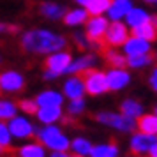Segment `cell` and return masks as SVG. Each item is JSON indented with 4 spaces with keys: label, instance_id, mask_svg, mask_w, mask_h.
Segmentation results:
<instances>
[{
    "label": "cell",
    "instance_id": "6da1fadb",
    "mask_svg": "<svg viewBox=\"0 0 157 157\" xmlns=\"http://www.w3.org/2000/svg\"><path fill=\"white\" fill-rule=\"evenodd\" d=\"M67 44V37L44 29L27 30L18 41L20 51L25 55H51L55 51H62Z\"/></svg>",
    "mask_w": 157,
    "mask_h": 157
},
{
    "label": "cell",
    "instance_id": "7a4b0ae2",
    "mask_svg": "<svg viewBox=\"0 0 157 157\" xmlns=\"http://www.w3.org/2000/svg\"><path fill=\"white\" fill-rule=\"evenodd\" d=\"M36 141L41 143L44 148H51L53 152H65L67 148H71L69 138L62 132V129L55 125H46L36 131Z\"/></svg>",
    "mask_w": 157,
    "mask_h": 157
},
{
    "label": "cell",
    "instance_id": "3957f363",
    "mask_svg": "<svg viewBox=\"0 0 157 157\" xmlns=\"http://www.w3.org/2000/svg\"><path fill=\"white\" fill-rule=\"evenodd\" d=\"M78 76L81 78V81H83V85H85V94H88V95L95 97V95H102V94L109 92V90H108V81H106V72H102V71H99V69L92 67V69L83 71L81 74H78Z\"/></svg>",
    "mask_w": 157,
    "mask_h": 157
},
{
    "label": "cell",
    "instance_id": "277c9868",
    "mask_svg": "<svg viewBox=\"0 0 157 157\" xmlns=\"http://www.w3.org/2000/svg\"><path fill=\"white\" fill-rule=\"evenodd\" d=\"M95 122H99L102 125H109V127L117 129L120 132H134L136 131V120L124 117L122 113H113V111H97L92 115Z\"/></svg>",
    "mask_w": 157,
    "mask_h": 157
},
{
    "label": "cell",
    "instance_id": "5b68a950",
    "mask_svg": "<svg viewBox=\"0 0 157 157\" xmlns=\"http://www.w3.org/2000/svg\"><path fill=\"white\" fill-rule=\"evenodd\" d=\"M129 39V27L122 21H111L108 25V30L104 34V44L106 48H118L124 46Z\"/></svg>",
    "mask_w": 157,
    "mask_h": 157
},
{
    "label": "cell",
    "instance_id": "8992f818",
    "mask_svg": "<svg viewBox=\"0 0 157 157\" xmlns=\"http://www.w3.org/2000/svg\"><path fill=\"white\" fill-rule=\"evenodd\" d=\"M23 88H25V78L20 71L14 69L0 71V94L21 92Z\"/></svg>",
    "mask_w": 157,
    "mask_h": 157
},
{
    "label": "cell",
    "instance_id": "52a82bcc",
    "mask_svg": "<svg viewBox=\"0 0 157 157\" xmlns=\"http://www.w3.org/2000/svg\"><path fill=\"white\" fill-rule=\"evenodd\" d=\"M72 62V55L71 51H55V53H51L48 57L44 58V71H51L58 74V76H62L65 74V69L69 67V64Z\"/></svg>",
    "mask_w": 157,
    "mask_h": 157
},
{
    "label": "cell",
    "instance_id": "ba28073f",
    "mask_svg": "<svg viewBox=\"0 0 157 157\" xmlns=\"http://www.w3.org/2000/svg\"><path fill=\"white\" fill-rule=\"evenodd\" d=\"M9 132L13 138L16 140H30V138H36V129L30 124L29 118L25 117H14L9 120Z\"/></svg>",
    "mask_w": 157,
    "mask_h": 157
},
{
    "label": "cell",
    "instance_id": "9c48e42d",
    "mask_svg": "<svg viewBox=\"0 0 157 157\" xmlns=\"http://www.w3.org/2000/svg\"><path fill=\"white\" fill-rule=\"evenodd\" d=\"M157 143V136H148V134H143V132H136L132 138H131V143H129V150L132 157L138 155H145L148 154V150Z\"/></svg>",
    "mask_w": 157,
    "mask_h": 157
},
{
    "label": "cell",
    "instance_id": "30bf717a",
    "mask_svg": "<svg viewBox=\"0 0 157 157\" xmlns=\"http://www.w3.org/2000/svg\"><path fill=\"white\" fill-rule=\"evenodd\" d=\"M37 6V14L50 20V21H57V20H62L67 13V7L58 4V2H48V0H43L36 4Z\"/></svg>",
    "mask_w": 157,
    "mask_h": 157
},
{
    "label": "cell",
    "instance_id": "8fae6325",
    "mask_svg": "<svg viewBox=\"0 0 157 157\" xmlns=\"http://www.w3.org/2000/svg\"><path fill=\"white\" fill-rule=\"evenodd\" d=\"M106 81H108V90L118 92V90H124L131 83V74L125 69H109L106 72Z\"/></svg>",
    "mask_w": 157,
    "mask_h": 157
},
{
    "label": "cell",
    "instance_id": "7c38bea8",
    "mask_svg": "<svg viewBox=\"0 0 157 157\" xmlns=\"http://www.w3.org/2000/svg\"><path fill=\"white\" fill-rule=\"evenodd\" d=\"M124 51H125V55L129 57H136V55H148L150 51H152V44L148 41H143L140 37H129L125 44H124Z\"/></svg>",
    "mask_w": 157,
    "mask_h": 157
},
{
    "label": "cell",
    "instance_id": "4fadbf2b",
    "mask_svg": "<svg viewBox=\"0 0 157 157\" xmlns=\"http://www.w3.org/2000/svg\"><path fill=\"white\" fill-rule=\"evenodd\" d=\"M62 90H64L65 97L71 99V101L83 99V95H85V85H83V81H81L79 76H72V78L65 79Z\"/></svg>",
    "mask_w": 157,
    "mask_h": 157
},
{
    "label": "cell",
    "instance_id": "5bb4252c",
    "mask_svg": "<svg viewBox=\"0 0 157 157\" xmlns=\"http://www.w3.org/2000/svg\"><path fill=\"white\" fill-rule=\"evenodd\" d=\"M97 62V57L95 55H81L79 58L72 60L69 67L65 69V74H71V76H76V74H81L86 69H92Z\"/></svg>",
    "mask_w": 157,
    "mask_h": 157
},
{
    "label": "cell",
    "instance_id": "9a60e30c",
    "mask_svg": "<svg viewBox=\"0 0 157 157\" xmlns=\"http://www.w3.org/2000/svg\"><path fill=\"white\" fill-rule=\"evenodd\" d=\"M34 101H36V104L39 108L62 106V102H64V95H62L60 92H57V90H51V88H48V90H44V92L39 94Z\"/></svg>",
    "mask_w": 157,
    "mask_h": 157
},
{
    "label": "cell",
    "instance_id": "2e32d148",
    "mask_svg": "<svg viewBox=\"0 0 157 157\" xmlns=\"http://www.w3.org/2000/svg\"><path fill=\"white\" fill-rule=\"evenodd\" d=\"M132 9V2L131 0H111V6L106 13L109 16V20L113 21H118L120 18L127 16V13Z\"/></svg>",
    "mask_w": 157,
    "mask_h": 157
},
{
    "label": "cell",
    "instance_id": "e0dca14e",
    "mask_svg": "<svg viewBox=\"0 0 157 157\" xmlns=\"http://www.w3.org/2000/svg\"><path fill=\"white\" fill-rule=\"evenodd\" d=\"M37 120L46 124V125H53L57 120L62 118V106H48V108H39L37 109Z\"/></svg>",
    "mask_w": 157,
    "mask_h": 157
},
{
    "label": "cell",
    "instance_id": "ac0fdd59",
    "mask_svg": "<svg viewBox=\"0 0 157 157\" xmlns=\"http://www.w3.org/2000/svg\"><path fill=\"white\" fill-rule=\"evenodd\" d=\"M101 57L104 60V64L109 67V69H124L125 67V60L127 58L124 57L122 53H118L113 48H106V50L101 53Z\"/></svg>",
    "mask_w": 157,
    "mask_h": 157
},
{
    "label": "cell",
    "instance_id": "d6986e66",
    "mask_svg": "<svg viewBox=\"0 0 157 157\" xmlns=\"http://www.w3.org/2000/svg\"><path fill=\"white\" fill-rule=\"evenodd\" d=\"M90 157H118V145L115 140L108 143H99V145H94L90 150Z\"/></svg>",
    "mask_w": 157,
    "mask_h": 157
},
{
    "label": "cell",
    "instance_id": "ffe728a7",
    "mask_svg": "<svg viewBox=\"0 0 157 157\" xmlns=\"http://www.w3.org/2000/svg\"><path fill=\"white\" fill-rule=\"evenodd\" d=\"M120 113L124 115V117H129V118H132V120H136V118H140L143 115V106L140 101L136 99H124L120 102Z\"/></svg>",
    "mask_w": 157,
    "mask_h": 157
},
{
    "label": "cell",
    "instance_id": "44dd1931",
    "mask_svg": "<svg viewBox=\"0 0 157 157\" xmlns=\"http://www.w3.org/2000/svg\"><path fill=\"white\" fill-rule=\"evenodd\" d=\"M136 129L148 136H157V115H141L136 122Z\"/></svg>",
    "mask_w": 157,
    "mask_h": 157
},
{
    "label": "cell",
    "instance_id": "7402d4cb",
    "mask_svg": "<svg viewBox=\"0 0 157 157\" xmlns=\"http://www.w3.org/2000/svg\"><path fill=\"white\" fill-rule=\"evenodd\" d=\"M14 157H46V150L41 143H27L14 150Z\"/></svg>",
    "mask_w": 157,
    "mask_h": 157
},
{
    "label": "cell",
    "instance_id": "603a6c76",
    "mask_svg": "<svg viewBox=\"0 0 157 157\" xmlns=\"http://www.w3.org/2000/svg\"><path fill=\"white\" fill-rule=\"evenodd\" d=\"M132 36L134 37H140L143 41H148L150 44L157 41V29L150 23V20L147 23H143V25H138L132 29Z\"/></svg>",
    "mask_w": 157,
    "mask_h": 157
},
{
    "label": "cell",
    "instance_id": "cb8c5ba5",
    "mask_svg": "<svg viewBox=\"0 0 157 157\" xmlns=\"http://www.w3.org/2000/svg\"><path fill=\"white\" fill-rule=\"evenodd\" d=\"M62 20H64V25H67V27H78L81 23H86L88 13H86V9H71L65 13Z\"/></svg>",
    "mask_w": 157,
    "mask_h": 157
},
{
    "label": "cell",
    "instance_id": "d4e9b609",
    "mask_svg": "<svg viewBox=\"0 0 157 157\" xmlns=\"http://www.w3.org/2000/svg\"><path fill=\"white\" fill-rule=\"evenodd\" d=\"M125 20H127V25L131 29H134L138 25H143V23H147L150 20V16L143 11V9H138V7H132L131 11L127 13L125 16Z\"/></svg>",
    "mask_w": 157,
    "mask_h": 157
},
{
    "label": "cell",
    "instance_id": "484cf974",
    "mask_svg": "<svg viewBox=\"0 0 157 157\" xmlns=\"http://www.w3.org/2000/svg\"><path fill=\"white\" fill-rule=\"evenodd\" d=\"M154 55H136V57H129L125 60V67H131V69H143L147 65L154 64Z\"/></svg>",
    "mask_w": 157,
    "mask_h": 157
},
{
    "label": "cell",
    "instance_id": "4316f807",
    "mask_svg": "<svg viewBox=\"0 0 157 157\" xmlns=\"http://www.w3.org/2000/svg\"><path fill=\"white\" fill-rule=\"evenodd\" d=\"M92 141L90 140H86V138H81V136H78V138H74L71 141V148L76 152V155H81L85 157L90 154V150H92Z\"/></svg>",
    "mask_w": 157,
    "mask_h": 157
},
{
    "label": "cell",
    "instance_id": "83f0119b",
    "mask_svg": "<svg viewBox=\"0 0 157 157\" xmlns=\"http://www.w3.org/2000/svg\"><path fill=\"white\" fill-rule=\"evenodd\" d=\"M111 6V0H90L86 4V13L90 16H101Z\"/></svg>",
    "mask_w": 157,
    "mask_h": 157
},
{
    "label": "cell",
    "instance_id": "f1b7e54d",
    "mask_svg": "<svg viewBox=\"0 0 157 157\" xmlns=\"http://www.w3.org/2000/svg\"><path fill=\"white\" fill-rule=\"evenodd\" d=\"M16 111H18L16 102H13V101H4V99H0V122H6V120L14 118V117H16Z\"/></svg>",
    "mask_w": 157,
    "mask_h": 157
},
{
    "label": "cell",
    "instance_id": "f546056e",
    "mask_svg": "<svg viewBox=\"0 0 157 157\" xmlns=\"http://www.w3.org/2000/svg\"><path fill=\"white\" fill-rule=\"evenodd\" d=\"M86 109V102L83 99H74L67 104V115L69 117H81Z\"/></svg>",
    "mask_w": 157,
    "mask_h": 157
},
{
    "label": "cell",
    "instance_id": "4dcf8cb0",
    "mask_svg": "<svg viewBox=\"0 0 157 157\" xmlns=\"http://www.w3.org/2000/svg\"><path fill=\"white\" fill-rule=\"evenodd\" d=\"M13 136L9 132V127L4 124V122H0V147L4 150H13Z\"/></svg>",
    "mask_w": 157,
    "mask_h": 157
},
{
    "label": "cell",
    "instance_id": "1f68e13d",
    "mask_svg": "<svg viewBox=\"0 0 157 157\" xmlns=\"http://www.w3.org/2000/svg\"><path fill=\"white\" fill-rule=\"evenodd\" d=\"M71 43L78 48V50L81 51H86V50H90V41L86 39L85 34H81V32H74L71 36Z\"/></svg>",
    "mask_w": 157,
    "mask_h": 157
},
{
    "label": "cell",
    "instance_id": "d6a6232c",
    "mask_svg": "<svg viewBox=\"0 0 157 157\" xmlns=\"http://www.w3.org/2000/svg\"><path fill=\"white\" fill-rule=\"evenodd\" d=\"M16 106L20 108L21 111H25V115H36L39 106L36 104V101L34 99H20L16 102Z\"/></svg>",
    "mask_w": 157,
    "mask_h": 157
},
{
    "label": "cell",
    "instance_id": "836d02e7",
    "mask_svg": "<svg viewBox=\"0 0 157 157\" xmlns=\"http://www.w3.org/2000/svg\"><path fill=\"white\" fill-rule=\"evenodd\" d=\"M21 27L20 25H13V23H0V34H6V36H14L20 34Z\"/></svg>",
    "mask_w": 157,
    "mask_h": 157
},
{
    "label": "cell",
    "instance_id": "e575fe53",
    "mask_svg": "<svg viewBox=\"0 0 157 157\" xmlns=\"http://www.w3.org/2000/svg\"><path fill=\"white\" fill-rule=\"evenodd\" d=\"M147 83H148V86L154 90V92H157V65L152 69V72L148 74V79H147Z\"/></svg>",
    "mask_w": 157,
    "mask_h": 157
},
{
    "label": "cell",
    "instance_id": "d590c367",
    "mask_svg": "<svg viewBox=\"0 0 157 157\" xmlns=\"http://www.w3.org/2000/svg\"><path fill=\"white\" fill-rule=\"evenodd\" d=\"M43 78L46 79V81H51V79H57V78H58V74H55V72H51V71H44Z\"/></svg>",
    "mask_w": 157,
    "mask_h": 157
},
{
    "label": "cell",
    "instance_id": "8d00e7d4",
    "mask_svg": "<svg viewBox=\"0 0 157 157\" xmlns=\"http://www.w3.org/2000/svg\"><path fill=\"white\" fill-rule=\"evenodd\" d=\"M147 157H157V143L148 150V155H147Z\"/></svg>",
    "mask_w": 157,
    "mask_h": 157
},
{
    "label": "cell",
    "instance_id": "74e56055",
    "mask_svg": "<svg viewBox=\"0 0 157 157\" xmlns=\"http://www.w3.org/2000/svg\"><path fill=\"white\" fill-rule=\"evenodd\" d=\"M50 157H69V155H67V152H53Z\"/></svg>",
    "mask_w": 157,
    "mask_h": 157
},
{
    "label": "cell",
    "instance_id": "f35d334b",
    "mask_svg": "<svg viewBox=\"0 0 157 157\" xmlns=\"http://www.w3.org/2000/svg\"><path fill=\"white\" fill-rule=\"evenodd\" d=\"M11 152H13V150H4L2 147H0V157H7Z\"/></svg>",
    "mask_w": 157,
    "mask_h": 157
},
{
    "label": "cell",
    "instance_id": "ab89813d",
    "mask_svg": "<svg viewBox=\"0 0 157 157\" xmlns=\"http://www.w3.org/2000/svg\"><path fill=\"white\" fill-rule=\"evenodd\" d=\"M150 23H152V25H154V27H155V29H157V14L150 16Z\"/></svg>",
    "mask_w": 157,
    "mask_h": 157
},
{
    "label": "cell",
    "instance_id": "60d3db41",
    "mask_svg": "<svg viewBox=\"0 0 157 157\" xmlns=\"http://www.w3.org/2000/svg\"><path fill=\"white\" fill-rule=\"evenodd\" d=\"M74 2H76V4H79V6H86L90 0H74Z\"/></svg>",
    "mask_w": 157,
    "mask_h": 157
},
{
    "label": "cell",
    "instance_id": "b9f144b4",
    "mask_svg": "<svg viewBox=\"0 0 157 157\" xmlns=\"http://www.w3.org/2000/svg\"><path fill=\"white\" fill-rule=\"evenodd\" d=\"M143 2H148V4H152V2H157V0H143Z\"/></svg>",
    "mask_w": 157,
    "mask_h": 157
},
{
    "label": "cell",
    "instance_id": "7bdbcfd3",
    "mask_svg": "<svg viewBox=\"0 0 157 157\" xmlns=\"http://www.w3.org/2000/svg\"><path fill=\"white\" fill-rule=\"evenodd\" d=\"M4 64V58H2V55H0V65Z\"/></svg>",
    "mask_w": 157,
    "mask_h": 157
},
{
    "label": "cell",
    "instance_id": "ee69618b",
    "mask_svg": "<svg viewBox=\"0 0 157 157\" xmlns=\"http://www.w3.org/2000/svg\"><path fill=\"white\" fill-rule=\"evenodd\" d=\"M69 157H81V155H69Z\"/></svg>",
    "mask_w": 157,
    "mask_h": 157
},
{
    "label": "cell",
    "instance_id": "f6af8a7d",
    "mask_svg": "<svg viewBox=\"0 0 157 157\" xmlns=\"http://www.w3.org/2000/svg\"><path fill=\"white\" fill-rule=\"evenodd\" d=\"M154 115H157V104H155V113H154Z\"/></svg>",
    "mask_w": 157,
    "mask_h": 157
},
{
    "label": "cell",
    "instance_id": "bcb514c9",
    "mask_svg": "<svg viewBox=\"0 0 157 157\" xmlns=\"http://www.w3.org/2000/svg\"><path fill=\"white\" fill-rule=\"evenodd\" d=\"M129 157H131V155H129Z\"/></svg>",
    "mask_w": 157,
    "mask_h": 157
}]
</instances>
